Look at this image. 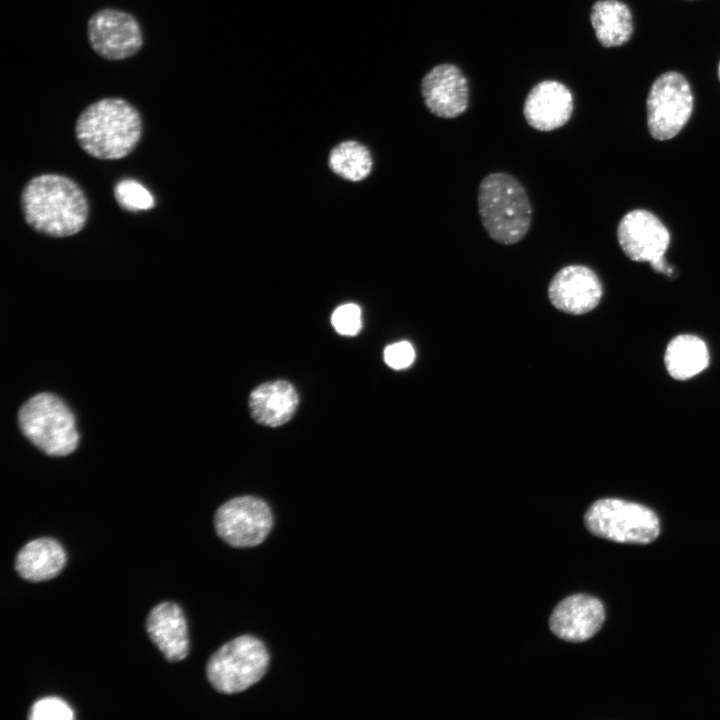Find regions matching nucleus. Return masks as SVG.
<instances>
[{
  "label": "nucleus",
  "mask_w": 720,
  "mask_h": 720,
  "mask_svg": "<svg viewBox=\"0 0 720 720\" xmlns=\"http://www.w3.org/2000/svg\"><path fill=\"white\" fill-rule=\"evenodd\" d=\"M26 223L36 232L54 238L79 233L86 225L88 200L81 187L67 176L42 174L29 180L21 193Z\"/></svg>",
  "instance_id": "obj_1"
},
{
  "label": "nucleus",
  "mask_w": 720,
  "mask_h": 720,
  "mask_svg": "<svg viewBox=\"0 0 720 720\" xmlns=\"http://www.w3.org/2000/svg\"><path fill=\"white\" fill-rule=\"evenodd\" d=\"M138 110L122 98H102L87 106L75 124L76 139L88 155L100 160L128 156L142 136Z\"/></svg>",
  "instance_id": "obj_2"
},
{
  "label": "nucleus",
  "mask_w": 720,
  "mask_h": 720,
  "mask_svg": "<svg viewBox=\"0 0 720 720\" xmlns=\"http://www.w3.org/2000/svg\"><path fill=\"white\" fill-rule=\"evenodd\" d=\"M477 200L482 225L495 242L512 245L526 236L532 207L525 188L514 176L505 172L485 176Z\"/></svg>",
  "instance_id": "obj_3"
},
{
  "label": "nucleus",
  "mask_w": 720,
  "mask_h": 720,
  "mask_svg": "<svg viewBox=\"0 0 720 720\" xmlns=\"http://www.w3.org/2000/svg\"><path fill=\"white\" fill-rule=\"evenodd\" d=\"M19 427L37 448L51 456L75 450L78 433L66 404L50 393H39L25 402L18 413Z\"/></svg>",
  "instance_id": "obj_4"
},
{
  "label": "nucleus",
  "mask_w": 720,
  "mask_h": 720,
  "mask_svg": "<svg viewBox=\"0 0 720 720\" xmlns=\"http://www.w3.org/2000/svg\"><path fill=\"white\" fill-rule=\"evenodd\" d=\"M269 661L268 650L261 640L242 635L211 655L206 676L216 691L235 694L259 682L267 672Z\"/></svg>",
  "instance_id": "obj_5"
},
{
  "label": "nucleus",
  "mask_w": 720,
  "mask_h": 720,
  "mask_svg": "<svg viewBox=\"0 0 720 720\" xmlns=\"http://www.w3.org/2000/svg\"><path fill=\"white\" fill-rule=\"evenodd\" d=\"M584 522L592 534L618 543L648 544L660 534V521L653 510L618 498L594 502Z\"/></svg>",
  "instance_id": "obj_6"
},
{
  "label": "nucleus",
  "mask_w": 720,
  "mask_h": 720,
  "mask_svg": "<svg viewBox=\"0 0 720 720\" xmlns=\"http://www.w3.org/2000/svg\"><path fill=\"white\" fill-rule=\"evenodd\" d=\"M694 107L691 86L678 71H667L652 83L646 99L647 127L659 141L675 137L689 121Z\"/></svg>",
  "instance_id": "obj_7"
},
{
  "label": "nucleus",
  "mask_w": 720,
  "mask_h": 720,
  "mask_svg": "<svg viewBox=\"0 0 720 720\" xmlns=\"http://www.w3.org/2000/svg\"><path fill=\"white\" fill-rule=\"evenodd\" d=\"M218 536L235 548L261 544L273 526L270 507L254 496H240L222 504L214 516Z\"/></svg>",
  "instance_id": "obj_8"
},
{
  "label": "nucleus",
  "mask_w": 720,
  "mask_h": 720,
  "mask_svg": "<svg viewBox=\"0 0 720 720\" xmlns=\"http://www.w3.org/2000/svg\"><path fill=\"white\" fill-rule=\"evenodd\" d=\"M619 245L636 262H649L656 272L671 274L664 254L670 244L665 225L651 212L635 209L625 214L617 227Z\"/></svg>",
  "instance_id": "obj_9"
},
{
  "label": "nucleus",
  "mask_w": 720,
  "mask_h": 720,
  "mask_svg": "<svg viewBox=\"0 0 720 720\" xmlns=\"http://www.w3.org/2000/svg\"><path fill=\"white\" fill-rule=\"evenodd\" d=\"M88 40L93 51L106 60H123L135 55L143 45L137 19L113 8L101 9L89 18Z\"/></svg>",
  "instance_id": "obj_10"
},
{
  "label": "nucleus",
  "mask_w": 720,
  "mask_h": 720,
  "mask_svg": "<svg viewBox=\"0 0 720 720\" xmlns=\"http://www.w3.org/2000/svg\"><path fill=\"white\" fill-rule=\"evenodd\" d=\"M603 294L597 274L584 265H568L560 269L548 285V298L558 310L581 315L593 310Z\"/></svg>",
  "instance_id": "obj_11"
},
{
  "label": "nucleus",
  "mask_w": 720,
  "mask_h": 720,
  "mask_svg": "<svg viewBox=\"0 0 720 720\" xmlns=\"http://www.w3.org/2000/svg\"><path fill=\"white\" fill-rule=\"evenodd\" d=\"M421 95L433 115L452 119L467 110L470 90L463 72L454 64L444 63L425 74L421 81Z\"/></svg>",
  "instance_id": "obj_12"
},
{
  "label": "nucleus",
  "mask_w": 720,
  "mask_h": 720,
  "mask_svg": "<svg viewBox=\"0 0 720 720\" xmlns=\"http://www.w3.org/2000/svg\"><path fill=\"white\" fill-rule=\"evenodd\" d=\"M605 620L604 606L595 597L576 594L562 600L551 614V631L569 642H583L593 637Z\"/></svg>",
  "instance_id": "obj_13"
},
{
  "label": "nucleus",
  "mask_w": 720,
  "mask_h": 720,
  "mask_svg": "<svg viewBox=\"0 0 720 720\" xmlns=\"http://www.w3.org/2000/svg\"><path fill=\"white\" fill-rule=\"evenodd\" d=\"M574 100L566 85L555 80H544L528 93L523 115L533 129L543 132L564 126L571 118Z\"/></svg>",
  "instance_id": "obj_14"
},
{
  "label": "nucleus",
  "mask_w": 720,
  "mask_h": 720,
  "mask_svg": "<svg viewBox=\"0 0 720 720\" xmlns=\"http://www.w3.org/2000/svg\"><path fill=\"white\" fill-rule=\"evenodd\" d=\"M146 630L167 661L178 662L188 655L187 622L178 604L162 602L154 606L148 614Z\"/></svg>",
  "instance_id": "obj_15"
},
{
  "label": "nucleus",
  "mask_w": 720,
  "mask_h": 720,
  "mask_svg": "<svg viewBox=\"0 0 720 720\" xmlns=\"http://www.w3.org/2000/svg\"><path fill=\"white\" fill-rule=\"evenodd\" d=\"M298 402L293 385L285 380H276L263 383L251 392L249 409L257 423L278 427L292 418Z\"/></svg>",
  "instance_id": "obj_16"
},
{
  "label": "nucleus",
  "mask_w": 720,
  "mask_h": 720,
  "mask_svg": "<svg viewBox=\"0 0 720 720\" xmlns=\"http://www.w3.org/2000/svg\"><path fill=\"white\" fill-rule=\"evenodd\" d=\"M66 564V553L53 538H38L26 543L15 559V569L25 580L41 582L57 576Z\"/></svg>",
  "instance_id": "obj_17"
},
{
  "label": "nucleus",
  "mask_w": 720,
  "mask_h": 720,
  "mask_svg": "<svg viewBox=\"0 0 720 720\" xmlns=\"http://www.w3.org/2000/svg\"><path fill=\"white\" fill-rule=\"evenodd\" d=\"M595 36L605 48L626 44L634 31L633 15L629 6L620 0H598L590 12Z\"/></svg>",
  "instance_id": "obj_18"
},
{
  "label": "nucleus",
  "mask_w": 720,
  "mask_h": 720,
  "mask_svg": "<svg viewBox=\"0 0 720 720\" xmlns=\"http://www.w3.org/2000/svg\"><path fill=\"white\" fill-rule=\"evenodd\" d=\"M708 364V348L705 342L695 335H678L666 348L665 365L675 379H689L702 372Z\"/></svg>",
  "instance_id": "obj_19"
},
{
  "label": "nucleus",
  "mask_w": 720,
  "mask_h": 720,
  "mask_svg": "<svg viewBox=\"0 0 720 720\" xmlns=\"http://www.w3.org/2000/svg\"><path fill=\"white\" fill-rule=\"evenodd\" d=\"M329 165L338 176L356 182L369 175L372 169V157L364 145L349 140L331 150Z\"/></svg>",
  "instance_id": "obj_20"
},
{
  "label": "nucleus",
  "mask_w": 720,
  "mask_h": 720,
  "mask_svg": "<svg viewBox=\"0 0 720 720\" xmlns=\"http://www.w3.org/2000/svg\"><path fill=\"white\" fill-rule=\"evenodd\" d=\"M114 196L117 203L125 210L136 212L149 210L154 207L155 201L150 191L141 183L133 179H123L114 187Z\"/></svg>",
  "instance_id": "obj_21"
},
{
  "label": "nucleus",
  "mask_w": 720,
  "mask_h": 720,
  "mask_svg": "<svg viewBox=\"0 0 720 720\" xmlns=\"http://www.w3.org/2000/svg\"><path fill=\"white\" fill-rule=\"evenodd\" d=\"M30 720H71L72 709L58 697H46L36 701L30 708Z\"/></svg>",
  "instance_id": "obj_22"
},
{
  "label": "nucleus",
  "mask_w": 720,
  "mask_h": 720,
  "mask_svg": "<svg viewBox=\"0 0 720 720\" xmlns=\"http://www.w3.org/2000/svg\"><path fill=\"white\" fill-rule=\"evenodd\" d=\"M331 323L341 335L354 336L362 327L361 309L354 303H347L337 307L332 316Z\"/></svg>",
  "instance_id": "obj_23"
},
{
  "label": "nucleus",
  "mask_w": 720,
  "mask_h": 720,
  "mask_svg": "<svg viewBox=\"0 0 720 720\" xmlns=\"http://www.w3.org/2000/svg\"><path fill=\"white\" fill-rule=\"evenodd\" d=\"M415 359V350L408 341L388 345L384 350V361L396 370L409 367Z\"/></svg>",
  "instance_id": "obj_24"
},
{
  "label": "nucleus",
  "mask_w": 720,
  "mask_h": 720,
  "mask_svg": "<svg viewBox=\"0 0 720 720\" xmlns=\"http://www.w3.org/2000/svg\"><path fill=\"white\" fill-rule=\"evenodd\" d=\"M718 79L720 81V61L718 63V69H717Z\"/></svg>",
  "instance_id": "obj_25"
}]
</instances>
